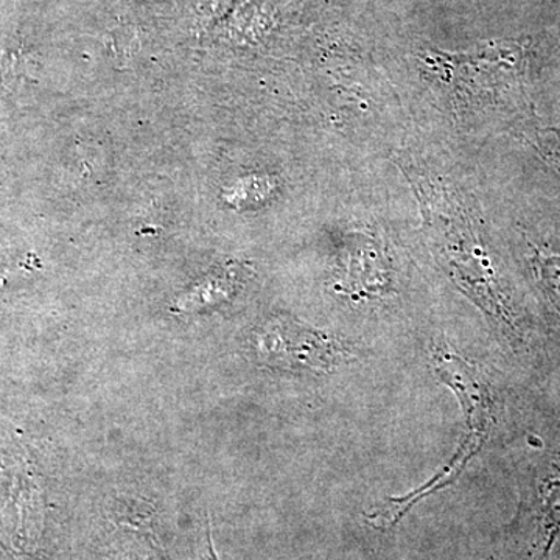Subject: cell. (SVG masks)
<instances>
[{"label":"cell","mask_w":560,"mask_h":560,"mask_svg":"<svg viewBox=\"0 0 560 560\" xmlns=\"http://www.w3.org/2000/svg\"><path fill=\"white\" fill-rule=\"evenodd\" d=\"M526 474L521 510L504 541L506 559L548 560L560 534V444Z\"/></svg>","instance_id":"obj_1"},{"label":"cell","mask_w":560,"mask_h":560,"mask_svg":"<svg viewBox=\"0 0 560 560\" xmlns=\"http://www.w3.org/2000/svg\"><path fill=\"white\" fill-rule=\"evenodd\" d=\"M261 360L283 370L327 371L345 355L329 335L319 334L289 319L271 320L257 335Z\"/></svg>","instance_id":"obj_2"},{"label":"cell","mask_w":560,"mask_h":560,"mask_svg":"<svg viewBox=\"0 0 560 560\" xmlns=\"http://www.w3.org/2000/svg\"><path fill=\"white\" fill-rule=\"evenodd\" d=\"M346 267H348V282L350 285L357 287V283H361V289L370 291L385 287L386 280L371 275L374 271L377 275L385 276V267H383L375 243L357 238L355 248L353 250L348 249V265Z\"/></svg>","instance_id":"obj_3"},{"label":"cell","mask_w":560,"mask_h":560,"mask_svg":"<svg viewBox=\"0 0 560 560\" xmlns=\"http://www.w3.org/2000/svg\"><path fill=\"white\" fill-rule=\"evenodd\" d=\"M533 142L544 160H547L548 164L560 175V136L558 132L537 131Z\"/></svg>","instance_id":"obj_4"},{"label":"cell","mask_w":560,"mask_h":560,"mask_svg":"<svg viewBox=\"0 0 560 560\" xmlns=\"http://www.w3.org/2000/svg\"><path fill=\"white\" fill-rule=\"evenodd\" d=\"M206 541H208V559L209 560H220L219 558H217L215 550H213L212 533H210L209 525H208V530H206Z\"/></svg>","instance_id":"obj_5"}]
</instances>
